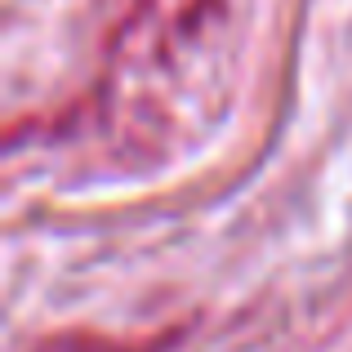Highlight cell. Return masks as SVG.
I'll return each mask as SVG.
<instances>
[{
	"label": "cell",
	"instance_id": "6da1fadb",
	"mask_svg": "<svg viewBox=\"0 0 352 352\" xmlns=\"http://www.w3.org/2000/svg\"><path fill=\"white\" fill-rule=\"evenodd\" d=\"M41 352H129V348H116V344H80V339H72V344H45Z\"/></svg>",
	"mask_w": 352,
	"mask_h": 352
}]
</instances>
